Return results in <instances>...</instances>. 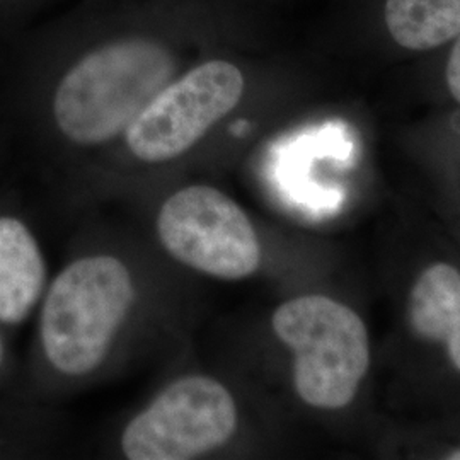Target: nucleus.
Masks as SVG:
<instances>
[{"label":"nucleus","instance_id":"f257e3e1","mask_svg":"<svg viewBox=\"0 0 460 460\" xmlns=\"http://www.w3.org/2000/svg\"><path fill=\"white\" fill-rule=\"evenodd\" d=\"M176 72L163 43L125 38L84 55L58 84L53 116L58 130L79 146H101L133 123Z\"/></svg>","mask_w":460,"mask_h":460},{"label":"nucleus","instance_id":"f03ea898","mask_svg":"<svg viewBox=\"0 0 460 460\" xmlns=\"http://www.w3.org/2000/svg\"><path fill=\"white\" fill-rule=\"evenodd\" d=\"M273 332L294 355V387L311 408L349 406L370 370V338L362 317L328 296H300L279 304Z\"/></svg>","mask_w":460,"mask_h":460},{"label":"nucleus","instance_id":"7ed1b4c3","mask_svg":"<svg viewBox=\"0 0 460 460\" xmlns=\"http://www.w3.org/2000/svg\"><path fill=\"white\" fill-rule=\"evenodd\" d=\"M133 298L132 275L113 256L68 264L51 283L41 313V343L49 362L66 376L96 370Z\"/></svg>","mask_w":460,"mask_h":460},{"label":"nucleus","instance_id":"20e7f679","mask_svg":"<svg viewBox=\"0 0 460 460\" xmlns=\"http://www.w3.org/2000/svg\"><path fill=\"white\" fill-rule=\"evenodd\" d=\"M157 235L176 261L214 279H249L261 264L260 239L246 212L212 186H188L167 198Z\"/></svg>","mask_w":460,"mask_h":460},{"label":"nucleus","instance_id":"39448f33","mask_svg":"<svg viewBox=\"0 0 460 460\" xmlns=\"http://www.w3.org/2000/svg\"><path fill=\"white\" fill-rule=\"evenodd\" d=\"M244 75L227 60H208L171 81L125 130L133 155L148 164L188 152L241 102Z\"/></svg>","mask_w":460,"mask_h":460},{"label":"nucleus","instance_id":"423d86ee","mask_svg":"<svg viewBox=\"0 0 460 460\" xmlns=\"http://www.w3.org/2000/svg\"><path fill=\"white\" fill-rule=\"evenodd\" d=\"M237 406L224 384L190 376L169 384L137 414L121 437L130 460H188L227 444L237 429Z\"/></svg>","mask_w":460,"mask_h":460},{"label":"nucleus","instance_id":"0eeeda50","mask_svg":"<svg viewBox=\"0 0 460 460\" xmlns=\"http://www.w3.org/2000/svg\"><path fill=\"white\" fill-rule=\"evenodd\" d=\"M412 332L442 348L460 374V270L454 264H428L412 281L406 302Z\"/></svg>","mask_w":460,"mask_h":460},{"label":"nucleus","instance_id":"6e6552de","mask_svg":"<svg viewBox=\"0 0 460 460\" xmlns=\"http://www.w3.org/2000/svg\"><path fill=\"white\" fill-rule=\"evenodd\" d=\"M45 260L28 227L0 217V321L17 324L31 313L43 292Z\"/></svg>","mask_w":460,"mask_h":460},{"label":"nucleus","instance_id":"1a4fd4ad","mask_svg":"<svg viewBox=\"0 0 460 460\" xmlns=\"http://www.w3.org/2000/svg\"><path fill=\"white\" fill-rule=\"evenodd\" d=\"M385 24L404 49H437L460 34V0H387Z\"/></svg>","mask_w":460,"mask_h":460},{"label":"nucleus","instance_id":"9d476101","mask_svg":"<svg viewBox=\"0 0 460 460\" xmlns=\"http://www.w3.org/2000/svg\"><path fill=\"white\" fill-rule=\"evenodd\" d=\"M447 85L452 98L460 104V34L447 62Z\"/></svg>","mask_w":460,"mask_h":460},{"label":"nucleus","instance_id":"9b49d317","mask_svg":"<svg viewBox=\"0 0 460 460\" xmlns=\"http://www.w3.org/2000/svg\"><path fill=\"white\" fill-rule=\"evenodd\" d=\"M445 459L460 460V448H454V450H448V452L445 454Z\"/></svg>","mask_w":460,"mask_h":460},{"label":"nucleus","instance_id":"f8f14e48","mask_svg":"<svg viewBox=\"0 0 460 460\" xmlns=\"http://www.w3.org/2000/svg\"><path fill=\"white\" fill-rule=\"evenodd\" d=\"M0 362H2V343H0Z\"/></svg>","mask_w":460,"mask_h":460}]
</instances>
